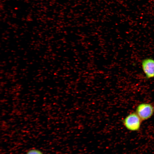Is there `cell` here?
<instances>
[{
    "label": "cell",
    "mask_w": 154,
    "mask_h": 154,
    "mask_svg": "<svg viewBox=\"0 0 154 154\" xmlns=\"http://www.w3.org/2000/svg\"><path fill=\"white\" fill-rule=\"evenodd\" d=\"M142 121L135 112L130 113L122 120L124 127L128 130L132 131H139Z\"/></svg>",
    "instance_id": "cell-1"
},
{
    "label": "cell",
    "mask_w": 154,
    "mask_h": 154,
    "mask_svg": "<svg viewBox=\"0 0 154 154\" xmlns=\"http://www.w3.org/2000/svg\"><path fill=\"white\" fill-rule=\"evenodd\" d=\"M26 154H43L39 150L36 149H32L29 150Z\"/></svg>",
    "instance_id": "cell-4"
},
{
    "label": "cell",
    "mask_w": 154,
    "mask_h": 154,
    "mask_svg": "<svg viewBox=\"0 0 154 154\" xmlns=\"http://www.w3.org/2000/svg\"><path fill=\"white\" fill-rule=\"evenodd\" d=\"M141 64L146 78H154V59L151 58H144L142 60Z\"/></svg>",
    "instance_id": "cell-3"
},
{
    "label": "cell",
    "mask_w": 154,
    "mask_h": 154,
    "mask_svg": "<svg viewBox=\"0 0 154 154\" xmlns=\"http://www.w3.org/2000/svg\"><path fill=\"white\" fill-rule=\"evenodd\" d=\"M135 112L142 121H145L151 118L153 115L154 106L150 103H142L137 106Z\"/></svg>",
    "instance_id": "cell-2"
}]
</instances>
